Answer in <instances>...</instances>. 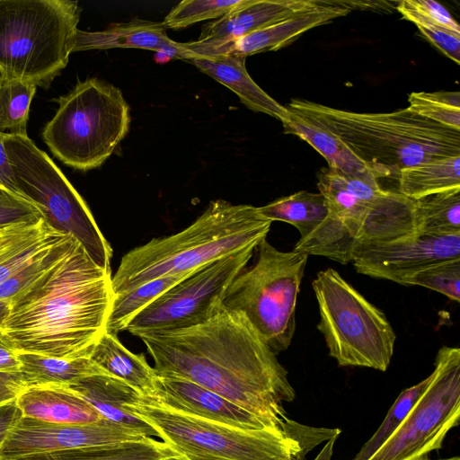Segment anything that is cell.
<instances>
[{"instance_id": "obj_4", "label": "cell", "mask_w": 460, "mask_h": 460, "mask_svg": "<svg viewBox=\"0 0 460 460\" xmlns=\"http://www.w3.org/2000/svg\"><path fill=\"white\" fill-rule=\"evenodd\" d=\"M271 221L258 207L210 201L188 227L128 252L111 276L114 296L158 278L189 273L266 239Z\"/></svg>"}, {"instance_id": "obj_17", "label": "cell", "mask_w": 460, "mask_h": 460, "mask_svg": "<svg viewBox=\"0 0 460 460\" xmlns=\"http://www.w3.org/2000/svg\"><path fill=\"white\" fill-rule=\"evenodd\" d=\"M319 4L320 0H247L217 20L202 25L196 41L181 44L194 58Z\"/></svg>"}, {"instance_id": "obj_19", "label": "cell", "mask_w": 460, "mask_h": 460, "mask_svg": "<svg viewBox=\"0 0 460 460\" xmlns=\"http://www.w3.org/2000/svg\"><path fill=\"white\" fill-rule=\"evenodd\" d=\"M142 49L168 55L171 58H192L181 42L171 40L163 22L133 19L112 23L102 31L78 30L73 52L110 49Z\"/></svg>"}, {"instance_id": "obj_6", "label": "cell", "mask_w": 460, "mask_h": 460, "mask_svg": "<svg viewBox=\"0 0 460 460\" xmlns=\"http://www.w3.org/2000/svg\"><path fill=\"white\" fill-rule=\"evenodd\" d=\"M81 8L72 0H0V75L48 87L66 66Z\"/></svg>"}, {"instance_id": "obj_47", "label": "cell", "mask_w": 460, "mask_h": 460, "mask_svg": "<svg viewBox=\"0 0 460 460\" xmlns=\"http://www.w3.org/2000/svg\"><path fill=\"white\" fill-rule=\"evenodd\" d=\"M163 460H187V459L184 458L183 456H180V455H174V456L166 457V458H164Z\"/></svg>"}, {"instance_id": "obj_32", "label": "cell", "mask_w": 460, "mask_h": 460, "mask_svg": "<svg viewBox=\"0 0 460 460\" xmlns=\"http://www.w3.org/2000/svg\"><path fill=\"white\" fill-rule=\"evenodd\" d=\"M36 90L31 83L0 75V132L28 136L30 106Z\"/></svg>"}, {"instance_id": "obj_31", "label": "cell", "mask_w": 460, "mask_h": 460, "mask_svg": "<svg viewBox=\"0 0 460 460\" xmlns=\"http://www.w3.org/2000/svg\"><path fill=\"white\" fill-rule=\"evenodd\" d=\"M191 272L158 278L114 296L105 332L117 336L119 332L126 331L128 324L140 311Z\"/></svg>"}, {"instance_id": "obj_2", "label": "cell", "mask_w": 460, "mask_h": 460, "mask_svg": "<svg viewBox=\"0 0 460 460\" xmlns=\"http://www.w3.org/2000/svg\"><path fill=\"white\" fill-rule=\"evenodd\" d=\"M111 276L76 241L64 259L9 300L1 335L17 352L90 358L105 332Z\"/></svg>"}, {"instance_id": "obj_11", "label": "cell", "mask_w": 460, "mask_h": 460, "mask_svg": "<svg viewBox=\"0 0 460 460\" xmlns=\"http://www.w3.org/2000/svg\"><path fill=\"white\" fill-rule=\"evenodd\" d=\"M432 379L396 431L369 460H429L460 418V349L443 346Z\"/></svg>"}, {"instance_id": "obj_27", "label": "cell", "mask_w": 460, "mask_h": 460, "mask_svg": "<svg viewBox=\"0 0 460 460\" xmlns=\"http://www.w3.org/2000/svg\"><path fill=\"white\" fill-rule=\"evenodd\" d=\"M397 180L398 191L413 200L460 190V155L438 158L403 168Z\"/></svg>"}, {"instance_id": "obj_18", "label": "cell", "mask_w": 460, "mask_h": 460, "mask_svg": "<svg viewBox=\"0 0 460 460\" xmlns=\"http://www.w3.org/2000/svg\"><path fill=\"white\" fill-rule=\"evenodd\" d=\"M349 12L337 1L320 0V4L314 8L209 49L199 57L231 53L247 58L257 53L275 51L289 45L305 31L345 16Z\"/></svg>"}, {"instance_id": "obj_8", "label": "cell", "mask_w": 460, "mask_h": 460, "mask_svg": "<svg viewBox=\"0 0 460 460\" xmlns=\"http://www.w3.org/2000/svg\"><path fill=\"white\" fill-rule=\"evenodd\" d=\"M257 259L230 283L222 305L242 313L278 355L288 349L296 331V307L308 255L281 252L266 239Z\"/></svg>"}, {"instance_id": "obj_46", "label": "cell", "mask_w": 460, "mask_h": 460, "mask_svg": "<svg viewBox=\"0 0 460 460\" xmlns=\"http://www.w3.org/2000/svg\"><path fill=\"white\" fill-rule=\"evenodd\" d=\"M9 301L0 300V325L7 316V314L9 312Z\"/></svg>"}, {"instance_id": "obj_21", "label": "cell", "mask_w": 460, "mask_h": 460, "mask_svg": "<svg viewBox=\"0 0 460 460\" xmlns=\"http://www.w3.org/2000/svg\"><path fill=\"white\" fill-rule=\"evenodd\" d=\"M245 57L225 53L196 57L190 59L196 67L231 89L247 108L262 112L281 122L287 121L291 111L263 91L250 76Z\"/></svg>"}, {"instance_id": "obj_22", "label": "cell", "mask_w": 460, "mask_h": 460, "mask_svg": "<svg viewBox=\"0 0 460 460\" xmlns=\"http://www.w3.org/2000/svg\"><path fill=\"white\" fill-rule=\"evenodd\" d=\"M15 403L23 418L49 423H89L102 419L87 402L60 386L27 387Z\"/></svg>"}, {"instance_id": "obj_26", "label": "cell", "mask_w": 460, "mask_h": 460, "mask_svg": "<svg viewBox=\"0 0 460 460\" xmlns=\"http://www.w3.org/2000/svg\"><path fill=\"white\" fill-rule=\"evenodd\" d=\"M282 125L285 133L297 136L320 153L329 167L357 177L376 178L368 167L341 139L326 129L293 111Z\"/></svg>"}, {"instance_id": "obj_28", "label": "cell", "mask_w": 460, "mask_h": 460, "mask_svg": "<svg viewBox=\"0 0 460 460\" xmlns=\"http://www.w3.org/2000/svg\"><path fill=\"white\" fill-rule=\"evenodd\" d=\"M177 455L164 442L141 440L34 455L16 460H163Z\"/></svg>"}, {"instance_id": "obj_16", "label": "cell", "mask_w": 460, "mask_h": 460, "mask_svg": "<svg viewBox=\"0 0 460 460\" xmlns=\"http://www.w3.org/2000/svg\"><path fill=\"white\" fill-rule=\"evenodd\" d=\"M140 401L242 429H288L272 426L225 397L183 378L158 376L155 389Z\"/></svg>"}, {"instance_id": "obj_43", "label": "cell", "mask_w": 460, "mask_h": 460, "mask_svg": "<svg viewBox=\"0 0 460 460\" xmlns=\"http://www.w3.org/2000/svg\"><path fill=\"white\" fill-rule=\"evenodd\" d=\"M22 417L15 402L0 407V450L8 435Z\"/></svg>"}, {"instance_id": "obj_13", "label": "cell", "mask_w": 460, "mask_h": 460, "mask_svg": "<svg viewBox=\"0 0 460 460\" xmlns=\"http://www.w3.org/2000/svg\"><path fill=\"white\" fill-rule=\"evenodd\" d=\"M317 179L328 215L311 234L298 240L293 251L347 264L361 242L368 215L385 190L374 177H357L329 166L318 172Z\"/></svg>"}, {"instance_id": "obj_7", "label": "cell", "mask_w": 460, "mask_h": 460, "mask_svg": "<svg viewBox=\"0 0 460 460\" xmlns=\"http://www.w3.org/2000/svg\"><path fill=\"white\" fill-rule=\"evenodd\" d=\"M56 102L58 108L42 130L45 144L75 170L101 166L128 131L129 107L121 91L90 78Z\"/></svg>"}, {"instance_id": "obj_25", "label": "cell", "mask_w": 460, "mask_h": 460, "mask_svg": "<svg viewBox=\"0 0 460 460\" xmlns=\"http://www.w3.org/2000/svg\"><path fill=\"white\" fill-rule=\"evenodd\" d=\"M17 356L27 387L66 386L86 376L108 375L90 358L67 359L29 352H17Z\"/></svg>"}, {"instance_id": "obj_38", "label": "cell", "mask_w": 460, "mask_h": 460, "mask_svg": "<svg viewBox=\"0 0 460 460\" xmlns=\"http://www.w3.org/2000/svg\"><path fill=\"white\" fill-rule=\"evenodd\" d=\"M396 9L405 20L414 23L434 47L457 65L460 64V35L427 20L403 0L397 3Z\"/></svg>"}, {"instance_id": "obj_3", "label": "cell", "mask_w": 460, "mask_h": 460, "mask_svg": "<svg viewBox=\"0 0 460 460\" xmlns=\"http://www.w3.org/2000/svg\"><path fill=\"white\" fill-rule=\"evenodd\" d=\"M287 108L341 139L375 177L397 178L406 167L460 155V131L411 112L360 113L293 99Z\"/></svg>"}, {"instance_id": "obj_41", "label": "cell", "mask_w": 460, "mask_h": 460, "mask_svg": "<svg viewBox=\"0 0 460 460\" xmlns=\"http://www.w3.org/2000/svg\"><path fill=\"white\" fill-rule=\"evenodd\" d=\"M26 388L20 372H0V407L15 402Z\"/></svg>"}, {"instance_id": "obj_45", "label": "cell", "mask_w": 460, "mask_h": 460, "mask_svg": "<svg viewBox=\"0 0 460 460\" xmlns=\"http://www.w3.org/2000/svg\"><path fill=\"white\" fill-rule=\"evenodd\" d=\"M335 438H332L330 440V442L326 445V447L321 452V454L318 456L317 459L315 460H329L330 456L332 455V447L334 444ZM308 451H303L299 453L296 457H294L292 460H306L305 455Z\"/></svg>"}, {"instance_id": "obj_37", "label": "cell", "mask_w": 460, "mask_h": 460, "mask_svg": "<svg viewBox=\"0 0 460 460\" xmlns=\"http://www.w3.org/2000/svg\"><path fill=\"white\" fill-rule=\"evenodd\" d=\"M403 285L421 286L459 302L460 258L430 263L412 273Z\"/></svg>"}, {"instance_id": "obj_24", "label": "cell", "mask_w": 460, "mask_h": 460, "mask_svg": "<svg viewBox=\"0 0 460 460\" xmlns=\"http://www.w3.org/2000/svg\"><path fill=\"white\" fill-rule=\"evenodd\" d=\"M65 235L51 228L43 218L37 223L3 229L0 237V284L26 265L38 252Z\"/></svg>"}, {"instance_id": "obj_42", "label": "cell", "mask_w": 460, "mask_h": 460, "mask_svg": "<svg viewBox=\"0 0 460 460\" xmlns=\"http://www.w3.org/2000/svg\"><path fill=\"white\" fill-rule=\"evenodd\" d=\"M4 134L5 133L4 132H0V186L13 194L25 199L19 190L15 181L13 171L4 142Z\"/></svg>"}, {"instance_id": "obj_35", "label": "cell", "mask_w": 460, "mask_h": 460, "mask_svg": "<svg viewBox=\"0 0 460 460\" xmlns=\"http://www.w3.org/2000/svg\"><path fill=\"white\" fill-rule=\"evenodd\" d=\"M411 112L460 131L459 92H417L408 96Z\"/></svg>"}, {"instance_id": "obj_39", "label": "cell", "mask_w": 460, "mask_h": 460, "mask_svg": "<svg viewBox=\"0 0 460 460\" xmlns=\"http://www.w3.org/2000/svg\"><path fill=\"white\" fill-rule=\"evenodd\" d=\"M42 218L40 211L31 202L0 186V230L37 223Z\"/></svg>"}, {"instance_id": "obj_29", "label": "cell", "mask_w": 460, "mask_h": 460, "mask_svg": "<svg viewBox=\"0 0 460 460\" xmlns=\"http://www.w3.org/2000/svg\"><path fill=\"white\" fill-rule=\"evenodd\" d=\"M261 216L273 221H282L294 226L300 239L311 234L326 218L328 208L323 196L318 192L300 190L279 198L267 205L258 207Z\"/></svg>"}, {"instance_id": "obj_10", "label": "cell", "mask_w": 460, "mask_h": 460, "mask_svg": "<svg viewBox=\"0 0 460 460\" xmlns=\"http://www.w3.org/2000/svg\"><path fill=\"white\" fill-rule=\"evenodd\" d=\"M17 187L54 230L75 238L95 264L111 270L112 249L85 201L61 170L28 136L4 138Z\"/></svg>"}, {"instance_id": "obj_5", "label": "cell", "mask_w": 460, "mask_h": 460, "mask_svg": "<svg viewBox=\"0 0 460 460\" xmlns=\"http://www.w3.org/2000/svg\"><path fill=\"white\" fill-rule=\"evenodd\" d=\"M128 407L151 425L175 454L187 460H292L339 429L293 422L287 429L249 430L186 415L139 401Z\"/></svg>"}, {"instance_id": "obj_49", "label": "cell", "mask_w": 460, "mask_h": 460, "mask_svg": "<svg viewBox=\"0 0 460 460\" xmlns=\"http://www.w3.org/2000/svg\"><path fill=\"white\" fill-rule=\"evenodd\" d=\"M1 231H2V230H0V237H1Z\"/></svg>"}, {"instance_id": "obj_48", "label": "cell", "mask_w": 460, "mask_h": 460, "mask_svg": "<svg viewBox=\"0 0 460 460\" xmlns=\"http://www.w3.org/2000/svg\"><path fill=\"white\" fill-rule=\"evenodd\" d=\"M440 460H460V457L459 456H453V457H450V458L440 459Z\"/></svg>"}, {"instance_id": "obj_40", "label": "cell", "mask_w": 460, "mask_h": 460, "mask_svg": "<svg viewBox=\"0 0 460 460\" xmlns=\"http://www.w3.org/2000/svg\"><path fill=\"white\" fill-rule=\"evenodd\" d=\"M403 2L431 22L460 35V26L458 22L439 3L433 0H403Z\"/></svg>"}, {"instance_id": "obj_44", "label": "cell", "mask_w": 460, "mask_h": 460, "mask_svg": "<svg viewBox=\"0 0 460 460\" xmlns=\"http://www.w3.org/2000/svg\"><path fill=\"white\" fill-rule=\"evenodd\" d=\"M21 363L17 352L5 341L0 333V372L18 373Z\"/></svg>"}, {"instance_id": "obj_12", "label": "cell", "mask_w": 460, "mask_h": 460, "mask_svg": "<svg viewBox=\"0 0 460 460\" xmlns=\"http://www.w3.org/2000/svg\"><path fill=\"white\" fill-rule=\"evenodd\" d=\"M254 250L244 249L197 269L140 311L126 331L137 336L208 321L222 307L228 286L246 267Z\"/></svg>"}, {"instance_id": "obj_1", "label": "cell", "mask_w": 460, "mask_h": 460, "mask_svg": "<svg viewBox=\"0 0 460 460\" xmlns=\"http://www.w3.org/2000/svg\"><path fill=\"white\" fill-rule=\"evenodd\" d=\"M137 337L158 376L193 382L274 427L291 424L283 406L296 397L288 371L242 313L222 305L198 325Z\"/></svg>"}, {"instance_id": "obj_34", "label": "cell", "mask_w": 460, "mask_h": 460, "mask_svg": "<svg viewBox=\"0 0 460 460\" xmlns=\"http://www.w3.org/2000/svg\"><path fill=\"white\" fill-rule=\"evenodd\" d=\"M431 379L432 373L417 385L403 390L399 394L384 421L352 460H369L377 452L400 427L407 414L427 389Z\"/></svg>"}, {"instance_id": "obj_36", "label": "cell", "mask_w": 460, "mask_h": 460, "mask_svg": "<svg viewBox=\"0 0 460 460\" xmlns=\"http://www.w3.org/2000/svg\"><path fill=\"white\" fill-rule=\"evenodd\" d=\"M247 0H183L165 16L166 29H181L199 22L220 18Z\"/></svg>"}, {"instance_id": "obj_33", "label": "cell", "mask_w": 460, "mask_h": 460, "mask_svg": "<svg viewBox=\"0 0 460 460\" xmlns=\"http://www.w3.org/2000/svg\"><path fill=\"white\" fill-rule=\"evenodd\" d=\"M76 241L72 235L66 234L38 252L26 265L0 284V300L9 301L39 279L68 254Z\"/></svg>"}, {"instance_id": "obj_14", "label": "cell", "mask_w": 460, "mask_h": 460, "mask_svg": "<svg viewBox=\"0 0 460 460\" xmlns=\"http://www.w3.org/2000/svg\"><path fill=\"white\" fill-rule=\"evenodd\" d=\"M140 435L107 419L78 424H57L22 417L0 450V460L141 440Z\"/></svg>"}, {"instance_id": "obj_23", "label": "cell", "mask_w": 460, "mask_h": 460, "mask_svg": "<svg viewBox=\"0 0 460 460\" xmlns=\"http://www.w3.org/2000/svg\"><path fill=\"white\" fill-rule=\"evenodd\" d=\"M90 358L108 375L121 380L138 392L150 396L158 375L144 354H134L126 349L116 335L104 332L96 342Z\"/></svg>"}, {"instance_id": "obj_20", "label": "cell", "mask_w": 460, "mask_h": 460, "mask_svg": "<svg viewBox=\"0 0 460 460\" xmlns=\"http://www.w3.org/2000/svg\"><path fill=\"white\" fill-rule=\"evenodd\" d=\"M60 387L87 402L102 418L145 437H158L151 425L128 407L137 402L141 394L121 380L110 375H93Z\"/></svg>"}, {"instance_id": "obj_15", "label": "cell", "mask_w": 460, "mask_h": 460, "mask_svg": "<svg viewBox=\"0 0 460 460\" xmlns=\"http://www.w3.org/2000/svg\"><path fill=\"white\" fill-rule=\"evenodd\" d=\"M456 258H460V234L414 232L390 241L359 243L354 249L352 261L360 274L403 285L421 268Z\"/></svg>"}, {"instance_id": "obj_9", "label": "cell", "mask_w": 460, "mask_h": 460, "mask_svg": "<svg viewBox=\"0 0 460 460\" xmlns=\"http://www.w3.org/2000/svg\"><path fill=\"white\" fill-rule=\"evenodd\" d=\"M323 334L329 354L341 367L385 371L396 335L385 314L332 268L312 282Z\"/></svg>"}, {"instance_id": "obj_30", "label": "cell", "mask_w": 460, "mask_h": 460, "mask_svg": "<svg viewBox=\"0 0 460 460\" xmlns=\"http://www.w3.org/2000/svg\"><path fill=\"white\" fill-rule=\"evenodd\" d=\"M416 232L428 235L460 234V190L415 200Z\"/></svg>"}]
</instances>
